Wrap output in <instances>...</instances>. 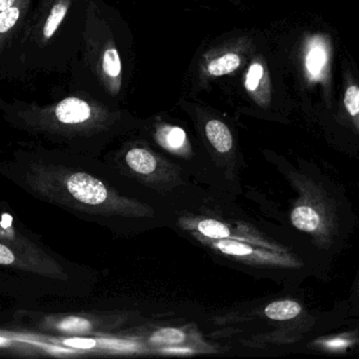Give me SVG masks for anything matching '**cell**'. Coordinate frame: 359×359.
Instances as JSON below:
<instances>
[{"mask_svg": "<svg viewBox=\"0 0 359 359\" xmlns=\"http://www.w3.org/2000/svg\"><path fill=\"white\" fill-rule=\"evenodd\" d=\"M184 334L180 330L172 329H161L157 331L151 338V341L155 344H177L184 341Z\"/></svg>", "mask_w": 359, "mask_h": 359, "instance_id": "cell-12", "label": "cell"}, {"mask_svg": "<svg viewBox=\"0 0 359 359\" xmlns=\"http://www.w3.org/2000/svg\"><path fill=\"white\" fill-rule=\"evenodd\" d=\"M128 165L140 174H150L156 169V159L144 149H132L126 156Z\"/></svg>", "mask_w": 359, "mask_h": 359, "instance_id": "cell-7", "label": "cell"}, {"mask_svg": "<svg viewBox=\"0 0 359 359\" xmlns=\"http://www.w3.org/2000/svg\"><path fill=\"white\" fill-rule=\"evenodd\" d=\"M95 340L83 339V338H75V339L65 340L67 346H74L79 348H90L95 346Z\"/></svg>", "mask_w": 359, "mask_h": 359, "instance_id": "cell-20", "label": "cell"}, {"mask_svg": "<svg viewBox=\"0 0 359 359\" xmlns=\"http://www.w3.org/2000/svg\"><path fill=\"white\" fill-rule=\"evenodd\" d=\"M14 3H15V0H0V10L5 11L11 8Z\"/></svg>", "mask_w": 359, "mask_h": 359, "instance_id": "cell-22", "label": "cell"}, {"mask_svg": "<svg viewBox=\"0 0 359 359\" xmlns=\"http://www.w3.org/2000/svg\"><path fill=\"white\" fill-rule=\"evenodd\" d=\"M205 134L213 148L222 155L231 156L234 150V140L230 129L222 121L213 119L205 126Z\"/></svg>", "mask_w": 359, "mask_h": 359, "instance_id": "cell-6", "label": "cell"}, {"mask_svg": "<svg viewBox=\"0 0 359 359\" xmlns=\"http://www.w3.org/2000/svg\"><path fill=\"white\" fill-rule=\"evenodd\" d=\"M167 140L168 144L172 148H180L186 140V134L180 128H173V129L170 130Z\"/></svg>", "mask_w": 359, "mask_h": 359, "instance_id": "cell-19", "label": "cell"}, {"mask_svg": "<svg viewBox=\"0 0 359 359\" xmlns=\"http://www.w3.org/2000/svg\"><path fill=\"white\" fill-rule=\"evenodd\" d=\"M69 190L77 198L87 203H98L107 198L106 189L96 180L79 175L71 178Z\"/></svg>", "mask_w": 359, "mask_h": 359, "instance_id": "cell-4", "label": "cell"}, {"mask_svg": "<svg viewBox=\"0 0 359 359\" xmlns=\"http://www.w3.org/2000/svg\"><path fill=\"white\" fill-rule=\"evenodd\" d=\"M67 14V7L62 4H57L52 8L51 13L46 22L45 28H43V35L46 39H50L53 36L58 26L62 24V20Z\"/></svg>", "mask_w": 359, "mask_h": 359, "instance_id": "cell-11", "label": "cell"}, {"mask_svg": "<svg viewBox=\"0 0 359 359\" xmlns=\"http://www.w3.org/2000/svg\"><path fill=\"white\" fill-rule=\"evenodd\" d=\"M104 71L111 77H117L121 74V57H119L118 52L115 49L107 50L104 52Z\"/></svg>", "mask_w": 359, "mask_h": 359, "instance_id": "cell-15", "label": "cell"}, {"mask_svg": "<svg viewBox=\"0 0 359 359\" xmlns=\"http://www.w3.org/2000/svg\"><path fill=\"white\" fill-rule=\"evenodd\" d=\"M348 311V319L359 318V270L348 292V298L344 300Z\"/></svg>", "mask_w": 359, "mask_h": 359, "instance_id": "cell-13", "label": "cell"}, {"mask_svg": "<svg viewBox=\"0 0 359 359\" xmlns=\"http://www.w3.org/2000/svg\"><path fill=\"white\" fill-rule=\"evenodd\" d=\"M56 117L62 123H81L91 116V108L88 102L79 98H67L56 107Z\"/></svg>", "mask_w": 359, "mask_h": 359, "instance_id": "cell-5", "label": "cell"}, {"mask_svg": "<svg viewBox=\"0 0 359 359\" xmlns=\"http://www.w3.org/2000/svg\"><path fill=\"white\" fill-rule=\"evenodd\" d=\"M327 62L325 51L320 45H313L306 56V68L312 76H318Z\"/></svg>", "mask_w": 359, "mask_h": 359, "instance_id": "cell-10", "label": "cell"}, {"mask_svg": "<svg viewBox=\"0 0 359 359\" xmlns=\"http://www.w3.org/2000/svg\"><path fill=\"white\" fill-rule=\"evenodd\" d=\"M198 231L205 236L215 241L228 238L230 235V229L226 222L217 219L203 220L198 224Z\"/></svg>", "mask_w": 359, "mask_h": 359, "instance_id": "cell-9", "label": "cell"}, {"mask_svg": "<svg viewBox=\"0 0 359 359\" xmlns=\"http://www.w3.org/2000/svg\"><path fill=\"white\" fill-rule=\"evenodd\" d=\"M15 260L13 253L6 247L5 245H0V264L3 266H8V264H12Z\"/></svg>", "mask_w": 359, "mask_h": 359, "instance_id": "cell-21", "label": "cell"}, {"mask_svg": "<svg viewBox=\"0 0 359 359\" xmlns=\"http://www.w3.org/2000/svg\"><path fill=\"white\" fill-rule=\"evenodd\" d=\"M20 18V9L15 7L1 11L0 14V33L6 34L9 32Z\"/></svg>", "mask_w": 359, "mask_h": 359, "instance_id": "cell-17", "label": "cell"}, {"mask_svg": "<svg viewBox=\"0 0 359 359\" xmlns=\"http://www.w3.org/2000/svg\"><path fill=\"white\" fill-rule=\"evenodd\" d=\"M302 290V289H300ZM300 290H285L251 302L239 317L243 344L262 354L302 351L306 342L348 323L346 302L329 311L312 308Z\"/></svg>", "mask_w": 359, "mask_h": 359, "instance_id": "cell-2", "label": "cell"}, {"mask_svg": "<svg viewBox=\"0 0 359 359\" xmlns=\"http://www.w3.org/2000/svg\"><path fill=\"white\" fill-rule=\"evenodd\" d=\"M239 65H241V57L237 54H224L222 57L213 60L208 66V72L213 76H222L236 70Z\"/></svg>", "mask_w": 359, "mask_h": 359, "instance_id": "cell-8", "label": "cell"}, {"mask_svg": "<svg viewBox=\"0 0 359 359\" xmlns=\"http://www.w3.org/2000/svg\"><path fill=\"white\" fill-rule=\"evenodd\" d=\"M262 75H264V68L262 65L255 62L250 67L249 72L245 79V88L248 91L254 92L257 89L260 81H262Z\"/></svg>", "mask_w": 359, "mask_h": 359, "instance_id": "cell-18", "label": "cell"}, {"mask_svg": "<svg viewBox=\"0 0 359 359\" xmlns=\"http://www.w3.org/2000/svg\"><path fill=\"white\" fill-rule=\"evenodd\" d=\"M266 159L294 192L281 224L306 239L331 264L354 230L356 220L350 199L341 187L311 161H289L274 154Z\"/></svg>", "mask_w": 359, "mask_h": 359, "instance_id": "cell-1", "label": "cell"}, {"mask_svg": "<svg viewBox=\"0 0 359 359\" xmlns=\"http://www.w3.org/2000/svg\"><path fill=\"white\" fill-rule=\"evenodd\" d=\"M344 107L348 115L354 119L359 131V87L351 86L344 95Z\"/></svg>", "mask_w": 359, "mask_h": 359, "instance_id": "cell-14", "label": "cell"}, {"mask_svg": "<svg viewBox=\"0 0 359 359\" xmlns=\"http://www.w3.org/2000/svg\"><path fill=\"white\" fill-rule=\"evenodd\" d=\"M302 351L318 354L344 355L359 351V318L352 319L351 327L321 334L306 342Z\"/></svg>", "mask_w": 359, "mask_h": 359, "instance_id": "cell-3", "label": "cell"}, {"mask_svg": "<svg viewBox=\"0 0 359 359\" xmlns=\"http://www.w3.org/2000/svg\"><path fill=\"white\" fill-rule=\"evenodd\" d=\"M60 327L70 333H83L91 327V323L87 319L81 318V317H68L62 321Z\"/></svg>", "mask_w": 359, "mask_h": 359, "instance_id": "cell-16", "label": "cell"}]
</instances>
